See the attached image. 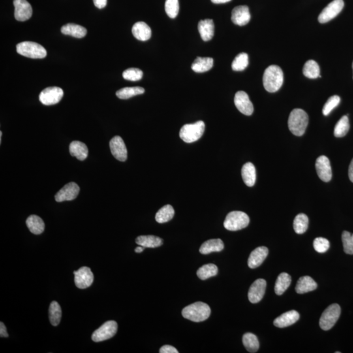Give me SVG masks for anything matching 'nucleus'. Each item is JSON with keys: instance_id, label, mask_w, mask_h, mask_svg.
<instances>
[{"instance_id": "38", "label": "nucleus", "mask_w": 353, "mask_h": 353, "mask_svg": "<svg viewBox=\"0 0 353 353\" xmlns=\"http://www.w3.org/2000/svg\"><path fill=\"white\" fill-rule=\"evenodd\" d=\"M309 219L303 213L298 214L294 220V229L295 232L298 234H302L307 230Z\"/></svg>"}, {"instance_id": "42", "label": "nucleus", "mask_w": 353, "mask_h": 353, "mask_svg": "<svg viewBox=\"0 0 353 353\" xmlns=\"http://www.w3.org/2000/svg\"><path fill=\"white\" fill-rule=\"evenodd\" d=\"M342 242H343L344 252L346 254H353V234H350L347 231L342 233Z\"/></svg>"}, {"instance_id": "19", "label": "nucleus", "mask_w": 353, "mask_h": 353, "mask_svg": "<svg viewBox=\"0 0 353 353\" xmlns=\"http://www.w3.org/2000/svg\"><path fill=\"white\" fill-rule=\"evenodd\" d=\"M268 249L266 247H259L254 249L248 259V266L254 269L262 264L268 254Z\"/></svg>"}, {"instance_id": "39", "label": "nucleus", "mask_w": 353, "mask_h": 353, "mask_svg": "<svg viewBox=\"0 0 353 353\" xmlns=\"http://www.w3.org/2000/svg\"><path fill=\"white\" fill-rule=\"evenodd\" d=\"M349 121L347 116H343L337 122L334 128V136L336 138H342L345 136L349 130Z\"/></svg>"}, {"instance_id": "11", "label": "nucleus", "mask_w": 353, "mask_h": 353, "mask_svg": "<svg viewBox=\"0 0 353 353\" xmlns=\"http://www.w3.org/2000/svg\"><path fill=\"white\" fill-rule=\"evenodd\" d=\"M75 284L80 289H85L92 285L94 281V274L89 267H81L78 271H75Z\"/></svg>"}, {"instance_id": "49", "label": "nucleus", "mask_w": 353, "mask_h": 353, "mask_svg": "<svg viewBox=\"0 0 353 353\" xmlns=\"http://www.w3.org/2000/svg\"><path fill=\"white\" fill-rule=\"evenodd\" d=\"M348 177L350 181L353 183V159L349 165V168H348Z\"/></svg>"}, {"instance_id": "6", "label": "nucleus", "mask_w": 353, "mask_h": 353, "mask_svg": "<svg viewBox=\"0 0 353 353\" xmlns=\"http://www.w3.org/2000/svg\"><path fill=\"white\" fill-rule=\"evenodd\" d=\"M249 222V216L244 212L232 211L226 216L224 222V226L226 230L230 231L240 230L247 227Z\"/></svg>"}, {"instance_id": "2", "label": "nucleus", "mask_w": 353, "mask_h": 353, "mask_svg": "<svg viewBox=\"0 0 353 353\" xmlns=\"http://www.w3.org/2000/svg\"><path fill=\"white\" fill-rule=\"evenodd\" d=\"M211 309L204 302H196L187 306L182 311V315L191 321L200 322L204 321L210 316Z\"/></svg>"}, {"instance_id": "10", "label": "nucleus", "mask_w": 353, "mask_h": 353, "mask_svg": "<svg viewBox=\"0 0 353 353\" xmlns=\"http://www.w3.org/2000/svg\"><path fill=\"white\" fill-rule=\"evenodd\" d=\"M64 96L63 90L57 87L47 88L40 94V100L46 106L58 104Z\"/></svg>"}, {"instance_id": "36", "label": "nucleus", "mask_w": 353, "mask_h": 353, "mask_svg": "<svg viewBox=\"0 0 353 353\" xmlns=\"http://www.w3.org/2000/svg\"><path fill=\"white\" fill-rule=\"evenodd\" d=\"M243 343L246 349L252 353L257 352L260 346L257 337L251 333H247L243 335Z\"/></svg>"}, {"instance_id": "12", "label": "nucleus", "mask_w": 353, "mask_h": 353, "mask_svg": "<svg viewBox=\"0 0 353 353\" xmlns=\"http://www.w3.org/2000/svg\"><path fill=\"white\" fill-rule=\"evenodd\" d=\"M234 104L238 110L243 115L250 116L254 111V107L248 94L244 91H238L235 94Z\"/></svg>"}, {"instance_id": "27", "label": "nucleus", "mask_w": 353, "mask_h": 353, "mask_svg": "<svg viewBox=\"0 0 353 353\" xmlns=\"http://www.w3.org/2000/svg\"><path fill=\"white\" fill-rule=\"evenodd\" d=\"M241 175L245 185L251 187L256 182V169L251 162H247L243 165L241 170Z\"/></svg>"}, {"instance_id": "8", "label": "nucleus", "mask_w": 353, "mask_h": 353, "mask_svg": "<svg viewBox=\"0 0 353 353\" xmlns=\"http://www.w3.org/2000/svg\"><path fill=\"white\" fill-rule=\"evenodd\" d=\"M118 324L114 320L105 322L99 328L94 331L92 339L94 342H101L111 339L116 334Z\"/></svg>"}, {"instance_id": "34", "label": "nucleus", "mask_w": 353, "mask_h": 353, "mask_svg": "<svg viewBox=\"0 0 353 353\" xmlns=\"http://www.w3.org/2000/svg\"><path fill=\"white\" fill-rule=\"evenodd\" d=\"M175 211L171 205H164L156 215L155 219L158 223H165L173 219Z\"/></svg>"}, {"instance_id": "48", "label": "nucleus", "mask_w": 353, "mask_h": 353, "mask_svg": "<svg viewBox=\"0 0 353 353\" xmlns=\"http://www.w3.org/2000/svg\"><path fill=\"white\" fill-rule=\"evenodd\" d=\"M0 336L2 337H8L9 336L7 332V328L3 322L0 323Z\"/></svg>"}, {"instance_id": "5", "label": "nucleus", "mask_w": 353, "mask_h": 353, "mask_svg": "<svg viewBox=\"0 0 353 353\" xmlns=\"http://www.w3.org/2000/svg\"><path fill=\"white\" fill-rule=\"evenodd\" d=\"M17 51L19 55L33 59H42L46 57L47 51L44 47L37 43L25 42L17 46Z\"/></svg>"}, {"instance_id": "52", "label": "nucleus", "mask_w": 353, "mask_h": 353, "mask_svg": "<svg viewBox=\"0 0 353 353\" xmlns=\"http://www.w3.org/2000/svg\"><path fill=\"white\" fill-rule=\"evenodd\" d=\"M2 132H0V141H2Z\"/></svg>"}, {"instance_id": "16", "label": "nucleus", "mask_w": 353, "mask_h": 353, "mask_svg": "<svg viewBox=\"0 0 353 353\" xmlns=\"http://www.w3.org/2000/svg\"><path fill=\"white\" fill-rule=\"evenodd\" d=\"M266 281L263 279H258L252 284L248 293V298L252 303H258L264 296L266 288Z\"/></svg>"}, {"instance_id": "25", "label": "nucleus", "mask_w": 353, "mask_h": 353, "mask_svg": "<svg viewBox=\"0 0 353 353\" xmlns=\"http://www.w3.org/2000/svg\"><path fill=\"white\" fill-rule=\"evenodd\" d=\"M223 241L220 239H209L201 245L200 252L202 254H208L213 252H220L224 249Z\"/></svg>"}, {"instance_id": "15", "label": "nucleus", "mask_w": 353, "mask_h": 353, "mask_svg": "<svg viewBox=\"0 0 353 353\" xmlns=\"http://www.w3.org/2000/svg\"><path fill=\"white\" fill-rule=\"evenodd\" d=\"M15 17L18 21H26L31 18L32 8L27 0H14Z\"/></svg>"}, {"instance_id": "17", "label": "nucleus", "mask_w": 353, "mask_h": 353, "mask_svg": "<svg viewBox=\"0 0 353 353\" xmlns=\"http://www.w3.org/2000/svg\"><path fill=\"white\" fill-rule=\"evenodd\" d=\"M316 170L318 177L324 182H329L332 177L330 162L326 156H320L316 159Z\"/></svg>"}, {"instance_id": "7", "label": "nucleus", "mask_w": 353, "mask_h": 353, "mask_svg": "<svg viewBox=\"0 0 353 353\" xmlns=\"http://www.w3.org/2000/svg\"><path fill=\"white\" fill-rule=\"evenodd\" d=\"M341 314V307L337 303H333L323 312L320 316L319 324L320 327L324 330H329L339 319Z\"/></svg>"}, {"instance_id": "14", "label": "nucleus", "mask_w": 353, "mask_h": 353, "mask_svg": "<svg viewBox=\"0 0 353 353\" xmlns=\"http://www.w3.org/2000/svg\"><path fill=\"white\" fill-rule=\"evenodd\" d=\"M80 188L76 183L71 182L64 186L55 195V200L57 202L64 201L74 200L78 197Z\"/></svg>"}, {"instance_id": "53", "label": "nucleus", "mask_w": 353, "mask_h": 353, "mask_svg": "<svg viewBox=\"0 0 353 353\" xmlns=\"http://www.w3.org/2000/svg\"><path fill=\"white\" fill-rule=\"evenodd\" d=\"M352 70H353V63H352Z\"/></svg>"}, {"instance_id": "22", "label": "nucleus", "mask_w": 353, "mask_h": 353, "mask_svg": "<svg viewBox=\"0 0 353 353\" xmlns=\"http://www.w3.org/2000/svg\"><path fill=\"white\" fill-rule=\"evenodd\" d=\"M132 34L137 40L147 41L151 38V28L144 22H138L135 24L132 27Z\"/></svg>"}, {"instance_id": "40", "label": "nucleus", "mask_w": 353, "mask_h": 353, "mask_svg": "<svg viewBox=\"0 0 353 353\" xmlns=\"http://www.w3.org/2000/svg\"><path fill=\"white\" fill-rule=\"evenodd\" d=\"M249 65V57L247 53H242L237 55L232 64V70L235 72H240L247 68Z\"/></svg>"}, {"instance_id": "20", "label": "nucleus", "mask_w": 353, "mask_h": 353, "mask_svg": "<svg viewBox=\"0 0 353 353\" xmlns=\"http://www.w3.org/2000/svg\"><path fill=\"white\" fill-rule=\"evenodd\" d=\"M299 318V314L295 310H292L282 314L279 317L276 318L273 321V324L277 328H285L294 324L298 321Z\"/></svg>"}, {"instance_id": "35", "label": "nucleus", "mask_w": 353, "mask_h": 353, "mask_svg": "<svg viewBox=\"0 0 353 353\" xmlns=\"http://www.w3.org/2000/svg\"><path fill=\"white\" fill-rule=\"evenodd\" d=\"M49 320L53 326H57L61 322L62 309L57 301H52L49 307Z\"/></svg>"}, {"instance_id": "43", "label": "nucleus", "mask_w": 353, "mask_h": 353, "mask_svg": "<svg viewBox=\"0 0 353 353\" xmlns=\"http://www.w3.org/2000/svg\"><path fill=\"white\" fill-rule=\"evenodd\" d=\"M143 72L138 68H129L123 72V78L126 80L131 81H138L142 79Z\"/></svg>"}, {"instance_id": "44", "label": "nucleus", "mask_w": 353, "mask_h": 353, "mask_svg": "<svg viewBox=\"0 0 353 353\" xmlns=\"http://www.w3.org/2000/svg\"><path fill=\"white\" fill-rule=\"evenodd\" d=\"M340 100H341V99H340L339 96L337 95L331 96V97L327 100L324 107H323V115H324V116L328 115L329 113H331V111H332L333 109L336 108L338 105H339Z\"/></svg>"}, {"instance_id": "32", "label": "nucleus", "mask_w": 353, "mask_h": 353, "mask_svg": "<svg viewBox=\"0 0 353 353\" xmlns=\"http://www.w3.org/2000/svg\"><path fill=\"white\" fill-rule=\"evenodd\" d=\"M303 74L306 78L316 79L320 76V68L318 64L313 60L306 62L303 68Z\"/></svg>"}, {"instance_id": "18", "label": "nucleus", "mask_w": 353, "mask_h": 353, "mask_svg": "<svg viewBox=\"0 0 353 353\" xmlns=\"http://www.w3.org/2000/svg\"><path fill=\"white\" fill-rule=\"evenodd\" d=\"M231 19L235 25L240 27L247 25L251 20L249 8L246 6H237L232 10Z\"/></svg>"}, {"instance_id": "13", "label": "nucleus", "mask_w": 353, "mask_h": 353, "mask_svg": "<svg viewBox=\"0 0 353 353\" xmlns=\"http://www.w3.org/2000/svg\"><path fill=\"white\" fill-rule=\"evenodd\" d=\"M110 146L113 157L119 161H126L128 157L127 149H126L125 142L121 137L115 136L111 139Z\"/></svg>"}, {"instance_id": "33", "label": "nucleus", "mask_w": 353, "mask_h": 353, "mask_svg": "<svg viewBox=\"0 0 353 353\" xmlns=\"http://www.w3.org/2000/svg\"><path fill=\"white\" fill-rule=\"evenodd\" d=\"M145 93V89L140 87L123 88L116 93L118 98L122 100H127L135 96L140 95Z\"/></svg>"}, {"instance_id": "23", "label": "nucleus", "mask_w": 353, "mask_h": 353, "mask_svg": "<svg viewBox=\"0 0 353 353\" xmlns=\"http://www.w3.org/2000/svg\"><path fill=\"white\" fill-rule=\"evenodd\" d=\"M317 288V284L309 276H303L297 282L296 291L298 294H304L313 291Z\"/></svg>"}, {"instance_id": "4", "label": "nucleus", "mask_w": 353, "mask_h": 353, "mask_svg": "<svg viewBox=\"0 0 353 353\" xmlns=\"http://www.w3.org/2000/svg\"><path fill=\"white\" fill-rule=\"evenodd\" d=\"M205 123L200 121L194 124H188L181 128L179 136L186 143L195 142L202 138L204 133Z\"/></svg>"}, {"instance_id": "45", "label": "nucleus", "mask_w": 353, "mask_h": 353, "mask_svg": "<svg viewBox=\"0 0 353 353\" xmlns=\"http://www.w3.org/2000/svg\"><path fill=\"white\" fill-rule=\"evenodd\" d=\"M313 247L316 252L324 253L329 249V242L324 237H316L313 241Z\"/></svg>"}, {"instance_id": "30", "label": "nucleus", "mask_w": 353, "mask_h": 353, "mask_svg": "<svg viewBox=\"0 0 353 353\" xmlns=\"http://www.w3.org/2000/svg\"><path fill=\"white\" fill-rule=\"evenodd\" d=\"M27 225L32 234L39 235L45 230V223L42 218L37 215H31L27 220Z\"/></svg>"}, {"instance_id": "3", "label": "nucleus", "mask_w": 353, "mask_h": 353, "mask_svg": "<svg viewBox=\"0 0 353 353\" xmlns=\"http://www.w3.org/2000/svg\"><path fill=\"white\" fill-rule=\"evenodd\" d=\"M308 122L309 118L305 111L301 109H294L291 111L288 118V128L294 136H301L305 133Z\"/></svg>"}, {"instance_id": "47", "label": "nucleus", "mask_w": 353, "mask_h": 353, "mask_svg": "<svg viewBox=\"0 0 353 353\" xmlns=\"http://www.w3.org/2000/svg\"><path fill=\"white\" fill-rule=\"evenodd\" d=\"M94 6L98 9H103L106 7L108 0H93Z\"/></svg>"}, {"instance_id": "37", "label": "nucleus", "mask_w": 353, "mask_h": 353, "mask_svg": "<svg viewBox=\"0 0 353 353\" xmlns=\"http://www.w3.org/2000/svg\"><path fill=\"white\" fill-rule=\"evenodd\" d=\"M196 273L200 279L206 280L217 275L218 267L213 264L204 265L198 269Z\"/></svg>"}, {"instance_id": "29", "label": "nucleus", "mask_w": 353, "mask_h": 353, "mask_svg": "<svg viewBox=\"0 0 353 353\" xmlns=\"http://www.w3.org/2000/svg\"><path fill=\"white\" fill-rule=\"evenodd\" d=\"M213 66V59L209 57H198L192 64V70L196 73H204Z\"/></svg>"}, {"instance_id": "1", "label": "nucleus", "mask_w": 353, "mask_h": 353, "mask_svg": "<svg viewBox=\"0 0 353 353\" xmlns=\"http://www.w3.org/2000/svg\"><path fill=\"white\" fill-rule=\"evenodd\" d=\"M283 83V72L279 66H269L265 70L263 76V85L269 93H275L279 91Z\"/></svg>"}, {"instance_id": "9", "label": "nucleus", "mask_w": 353, "mask_h": 353, "mask_svg": "<svg viewBox=\"0 0 353 353\" xmlns=\"http://www.w3.org/2000/svg\"><path fill=\"white\" fill-rule=\"evenodd\" d=\"M343 7V0H333L320 13L318 17V22L324 24L332 20L337 15L339 14Z\"/></svg>"}, {"instance_id": "50", "label": "nucleus", "mask_w": 353, "mask_h": 353, "mask_svg": "<svg viewBox=\"0 0 353 353\" xmlns=\"http://www.w3.org/2000/svg\"><path fill=\"white\" fill-rule=\"evenodd\" d=\"M212 2L216 4H225L230 2L231 0H211Z\"/></svg>"}, {"instance_id": "26", "label": "nucleus", "mask_w": 353, "mask_h": 353, "mask_svg": "<svg viewBox=\"0 0 353 353\" xmlns=\"http://www.w3.org/2000/svg\"><path fill=\"white\" fill-rule=\"evenodd\" d=\"M70 153L73 157L83 161L88 157V148L87 145L81 141H74L70 145Z\"/></svg>"}, {"instance_id": "51", "label": "nucleus", "mask_w": 353, "mask_h": 353, "mask_svg": "<svg viewBox=\"0 0 353 353\" xmlns=\"http://www.w3.org/2000/svg\"><path fill=\"white\" fill-rule=\"evenodd\" d=\"M145 247H142V246H139V247H137L136 249H135V251L137 252V253H140V252H142L143 251H144Z\"/></svg>"}, {"instance_id": "31", "label": "nucleus", "mask_w": 353, "mask_h": 353, "mask_svg": "<svg viewBox=\"0 0 353 353\" xmlns=\"http://www.w3.org/2000/svg\"><path fill=\"white\" fill-rule=\"evenodd\" d=\"M291 279L290 275L286 273H282L278 276L277 281L275 282V292L276 294L282 295L290 285Z\"/></svg>"}, {"instance_id": "24", "label": "nucleus", "mask_w": 353, "mask_h": 353, "mask_svg": "<svg viewBox=\"0 0 353 353\" xmlns=\"http://www.w3.org/2000/svg\"><path fill=\"white\" fill-rule=\"evenodd\" d=\"M61 32L64 35L71 36L79 39L84 38L87 34V31L85 28L73 23L63 26L61 29Z\"/></svg>"}, {"instance_id": "28", "label": "nucleus", "mask_w": 353, "mask_h": 353, "mask_svg": "<svg viewBox=\"0 0 353 353\" xmlns=\"http://www.w3.org/2000/svg\"><path fill=\"white\" fill-rule=\"evenodd\" d=\"M136 242L145 248H156L161 246L163 241L155 235H140L137 237Z\"/></svg>"}, {"instance_id": "46", "label": "nucleus", "mask_w": 353, "mask_h": 353, "mask_svg": "<svg viewBox=\"0 0 353 353\" xmlns=\"http://www.w3.org/2000/svg\"><path fill=\"white\" fill-rule=\"evenodd\" d=\"M160 353H178L179 351L174 347L171 345L162 346L159 350Z\"/></svg>"}, {"instance_id": "41", "label": "nucleus", "mask_w": 353, "mask_h": 353, "mask_svg": "<svg viewBox=\"0 0 353 353\" xmlns=\"http://www.w3.org/2000/svg\"><path fill=\"white\" fill-rule=\"evenodd\" d=\"M165 11L169 17L175 18L179 14V0H166L165 3Z\"/></svg>"}, {"instance_id": "21", "label": "nucleus", "mask_w": 353, "mask_h": 353, "mask_svg": "<svg viewBox=\"0 0 353 353\" xmlns=\"http://www.w3.org/2000/svg\"><path fill=\"white\" fill-rule=\"evenodd\" d=\"M198 31L201 38L204 42H208L213 38L215 26L211 19H205L198 23Z\"/></svg>"}]
</instances>
